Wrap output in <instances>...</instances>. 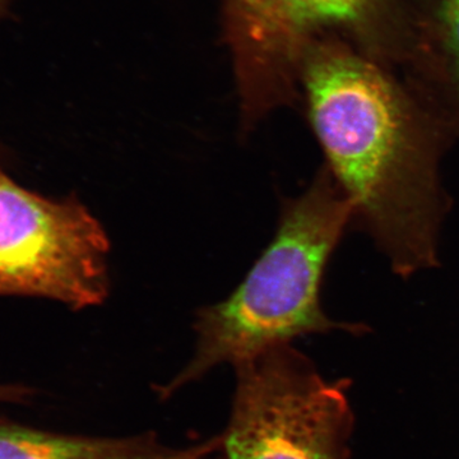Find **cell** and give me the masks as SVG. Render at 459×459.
Wrapping results in <instances>:
<instances>
[{"label": "cell", "instance_id": "cell-9", "mask_svg": "<svg viewBox=\"0 0 459 459\" xmlns=\"http://www.w3.org/2000/svg\"><path fill=\"white\" fill-rule=\"evenodd\" d=\"M13 394H18L20 392L14 391L12 388H5V386H0V401L13 397Z\"/></svg>", "mask_w": 459, "mask_h": 459}, {"label": "cell", "instance_id": "cell-6", "mask_svg": "<svg viewBox=\"0 0 459 459\" xmlns=\"http://www.w3.org/2000/svg\"><path fill=\"white\" fill-rule=\"evenodd\" d=\"M402 81L459 147V0H395Z\"/></svg>", "mask_w": 459, "mask_h": 459}, {"label": "cell", "instance_id": "cell-8", "mask_svg": "<svg viewBox=\"0 0 459 459\" xmlns=\"http://www.w3.org/2000/svg\"><path fill=\"white\" fill-rule=\"evenodd\" d=\"M220 443H221V440H210V442L190 446V448L184 449V451H171L161 459H213V453L220 448Z\"/></svg>", "mask_w": 459, "mask_h": 459}, {"label": "cell", "instance_id": "cell-4", "mask_svg": "<svg viewBox=\"0 0 459 459\" xmlns=\"http://www.w3.org/2000/svg\"><path fill=\"white\" fill-rule=\"evenodd\" d=\"M108 241L83 204L41 197L0 170V295L40 296L74 309L108 295Z\"/></svg>", "mask_w": 459, "mask_h": 459}, {"label": "cell", "instance_id": "cell-3", "mask_svg": "<svg viewBox=\"0 0 459 459\" xmlns=\"http://www.w3.org/2000/svg\"><path fill=\"white\" fill-rule=\"evenodd\" d=\"M235 368L222 439L228 459H349L353 413L346 380L323 379L290 343Z\"/></svg>", "mask_w": 459, "mask_h": 459}, {"label": "cell", "instance_id": "cell-2", "mask_svg": "<svg viewBox=\"0 0 459 459\" xmlns=\"http://www.w3.org/2000/svg\"><path fill=\"white\" fill-rule=\"evenodd\" d=\"M350 228L351 204L323 165L304 193L283 204L276 235L246 280L222 303L199 312L195 358L160 388L161 397L221 362L237 367L296 337L368 332L361 323L329 318L320 304L329 261Z\"/></svg>", "mask_w": 459, "mask_h": 459}, {"label": "cell", "instance_id": "cell-5", "mask_svg": "<svg viewBox=\"0 0 459 459\" xmlns=\"http://www.w3.org/2000/svg\"><path fill=\"white\" fill-rule=\"evenodd\" d=\"M238 7L256 38L273 44L329 30L389 69L397 59L395 0H238Z\"/></svg>", "mask_w": 459, "mask_h": 459}, {"label": "cell", "instance_id": "cell-7", "mask_svg": "<svg viewBox=\"0 0 459 459\" xmlns=\"http://www.w3.org/2000/svg\"><path fill=\"white\" fill-rule=\"evenodd\" d=\"M170 452L151 437L101 439L0 427V459H161Z\"/></svg>", "mask_w": 459, "mask_h": 459}, {"label": "cell", "instance_id": "cell-1", "mask_svg": "<svg viewBox=\"0 0 459 459\" xmlns=\"http://www.w3.org/2000/svg\"><path fill=\"white\" fill-rule=\"evenodd\" d=\"M394 72L334 36L305 56L301 83L325 166L351 204L352 228L410 280L440 265L453 207L442 166L455 143Z\"/></svg>", "mask_w": 459, "mask_h": 459}]
</instances>
